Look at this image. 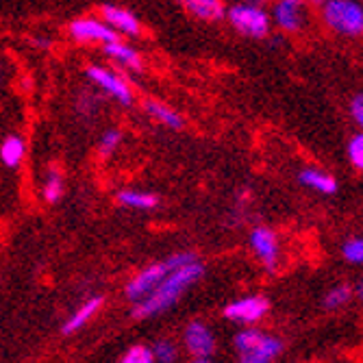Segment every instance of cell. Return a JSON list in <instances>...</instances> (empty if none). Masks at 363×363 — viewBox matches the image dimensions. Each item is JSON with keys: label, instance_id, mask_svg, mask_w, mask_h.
<instances>
[{"label": "cell", "instance_id": "9", "mask_svg": "<svg viewBox=\"0 0 363 363\" xmlns=\"http://www.w3.org/2000/svg\"><path fill=\"white\" fill-rule=\"evenodd\" d=\"M270 20L283 30V33H301L307 20L305 5L298 0H281L272 7Z\"/></svg>", "mask_w": 363, "mask_h": 363}, {"label": "cell", "instance_id": "15", "mask_svg": "<svg viewBox=\"0 0 363 363\" xmlns=\"http://www.w3.org/2000/svg\"><path fill=\"white\" fill-rule=\"evenodd\" d=\"M116 201L120 207H126V209H138V211H148V209H155L159 205V198L155 194H148V191H135V189H124V191H118Z\"/></svg>", "mask_w": 363, "mask_h": 363}, {"label": "cell", "instance_id": "17", "mask_svg": "<svg viewBox=\"0 0 363 363\" xmlns=\"http://www.w3.org/2000/svg\"><path fill=\"white\" fill-rule=\"evenodd\" d=\"M105 52L111 59H116L120 65H126V68H130V70H142V57L133 46L122 44V42H111L105 46Z\"/></svg>", "mask_w": 363, "mask_h": 363}, {"label": "cell", "instance_id": "11", "mask_svg": "<svg viewBox=\"0 0 363 363\" xmlns=\"http://www.w3.org/2000/svg\"><path fill=\"white\" fill-rule=\"evenodd\" d=\"M101 13H103L109 28H116V30L124 33V35H140L142 24L128 9L118 7V5H103Z\"/></svg>", "mask_w": 363, "mask_h": 363}, {"label": "cell", "instance_id": "8", "mask_svg": "<svg viewBox=\"0 0 363 363\" xmlns=\"http://www.w3.org/2000/svg\"><path fill=\"white\" fill-rule=\"evenodd\" d=\"M183 342H185L187 352L194 359H209L216 350V335L201 320H194L187 324L185 333H183Z\"/></svg>", "mask_w": 363, "mask_h": 363}, {"label": "cell", "instance_id": "4", "mask_svg": "<svg viewBox=\"0 0 363 363\" xmlns=\"http://www.w3.org/2000/svg\"><path fill=\"white\" fill-rule=\"evenodd\" d=\"M172 270L168 268V263L166 261H161V263H150V266H146L142 272H138L133 279H130L128 283H126V289H124V294H126V298L133 303V305H138V303H142L144 298H148V296L157 289V285L166 279L168 274H170Z\"/></svg>", "mask_w": 363, "mask_h": 363}, {"label": "cell", "instance_id": "21", "mask_svg": "<svg viewBox=\"0 0 363 363\" xmlns=\"http://www.w3.org/2000/svg\"><path fill=\"white\" fill-rule=\"evenodd\" d=\"M266 333L259 331V328H242V331L235 335L233 344H235V350L240 352V357L244 354H250L252 350H257V346L263 342Z\"/></svg>", "mask_w": 363, "mask_h": 363}, {"label": "cell", "instance_id": "13", "mask_svg": "<svg viewBox=\"0 0 363 363\" xmlns=\"http://www.w3.org/2000/svg\"><path fill=\"white\" fill-rule=\"evenodd\" d=\"M101 307H103V298H101V296H94V298L85 301L68 320H65V324H63V335H72V333L81 331V328L98 313V309H101Z\"/></svg>", "mask_w": 363, "mask_h": 363}, {"label": "cell", "instance_id": "20", "mask_svg": "<svg viewBox=\"0 0 363 363\" xmlns=\"http://www.w3.org/2000/svg\"><path fill=\"white\" fill-rule=\"evenodd\" d=\"M24 159V142L18 135H11L0 146V161L5 163L7 168H18Z\"/></svg>", "mask_w": 363, "mask_h": 363}, {"label": "cell", "instance_id": "27", "mask_svg": "<svg viewBox=\"0 0 363 363\" xmlns=\"http://www.w3.org/2000/svg\"><path fill=\"white\" fill-rule=\"evenodd\" d=\"M120 140H122V133L118 128L105 130V135L101 138V144H98V152H101L103 157H109L120 146Z\"/></svg>", "mask_w": 363, "mask_h": 363}, {"label": "cell", "instance_id": "12", "mask_svg": "<svg viewBox=\"0 0 363 363\" xmlns=\"http://www.w3.org/2000/svg\"><path fill=\"white\" fill-rule=\"evenodd\" d=\"M298 183L303 187H309L322 196H333L340 189V183L333 174H328L320 168H305L298 172Z\"/></svg>", "mask_w": 363, "mask_h": 363}, {"label": "cell", "instance_id": "28", "mask_svg": "<svg viewBox=\"0 0 363 363\" xmlns=\"http://www.w3.org/2000/svg\"><path fill=\"white\" fill-rule=\"evenodd\" d=\"M348 113H350L352 122L359 126V130L363 133V91H359V94H354V96L350 98Z\"/></svg>", "mask_w": 363, "mask_h": 363}, {"label": "cell", "instance_id": "7", "mask_svg": "<svg viewBox=\"0 0 363 363\" xmlns=\"http://www.w3.org/2000/svg\"><path fill=\"white\" fill-rule=\"evenodd\" d=\"M85 74L94 85H98L103 91L113 96L118 103H122V105L133 103V91H130L128 83L122 77H118L116 72H111L107 68H101V65H89Z\"/></svg>", "mask_w": 363, "mask_h": 363}, {"label": "cell", "instance_id": "18", "mask_svg": "<svg viewBox=\"0 0 363 363\" xmlns=\"http://www.w3.org/2000/svg\"><path fill=\"white\" fill-rule=\"evenodd\" d=\"M354 296V287H350L348 283H340V285H333L324 294L322 298V307L326 311H337L342 307H346L350 303V298Z\"/></svg>", "mask_w": 363, "mask_h": 363}, {"label": "cell", "instance_id": "19", "mask_svg": "<svg viewBox=\"0 0 363 363\" xmlns=\"http://www.w3.org/2000/svg\"><path fill=\"white\" fill-rule=\"evenodd\" d=\"M144 109H146V113L152 120L161 122L163 126H168V128H183V118L177 111H172L170 107H166V105H161L157 101H148L144 105Z\"/></svg>", "mask_w": 363, "mask_h": 363}, {"label": "cell", "instance_id": "3", "mask_svg": "<svg viewBox=\"0 0 363 363\" xmlns=\"http://www.w3.org/2000/svg\"><path fill=\"white\" fill-rule=\"evenodd\" d=\"M226 18L238 33L255 40L266 38L272 26L270 13L257 3H238L233 7H228Z\"/></svg>", "mask_w": 363, "mask_h": 363}, {"label": "cell", "instance_id": "26", "mask_svg": "<svg viewBox=\"0 0 363 363\" xmlns=\"http://www.w3.org/2000/svg\"><path fill=\"white\" fill-rule=\"evenodd\" d=\"M61 194H63V181H61L59 172L50 170L48 179L44 183V198H46L48 203H57L59 198H61Z\"/></svg>", "mask_w": 363, "mask_h": 363}, {"label": "cell", "instance_id": "22", "mask_svg": "<svg viewBox=\"0 0 363 363\" xmlns=\"http://www.w3.org/2000/svg\"><path fill=\"white\" fill-rule=\"evenodd\" d=\"M342 257L346 263L357 268H363V238L361 235H352L342 244Z\"/></svg>", "mask_w": 363, "mask_h": 363}, {"label": "cell", "instance_id": "10", "mask_svg": "<svg viewBox=\"0 0 363 363\" xmlns=\"http://www.w3.org/2000/svg\"><path fill=\"white\" fill-rule=\"evenodd\" d=\"M70 35L77 40V42H85V44H94V42H101V44H111V42H118V35L116 30H111L107 24L98 22L94 18H81V20H74L68 28Z\"/></svg>", "mask_w": 363, "mask_h": 363}, {"label": "cell", "instance_id": "1", "mask_svg": "<svg viewBox=\"0 0 363 363\" xmlns=\"http://www.w3.org/2000/svg\"><path fill=\"white\" fill-rule=\"evenodd\" d=\"M203 274H205V268H203L201 261H194V263H189V266H185L181 270L170 272L166 279L157 285V289L148 296V298H144L142 303H138L133 307V315L140 318V320H146V318H152V315L168 311L185 294V289L189 285H194Z\"/></svg>", "mask_w": 363, "mask_h": 363}, {"label": "cell", "instance_id": "6", "mask_svg": "<svg viewBox=\"0 0 363 363\" xmlns=\"http://www.w3.org/2000/svg\"><path fill=\"white\" fill-rule=\"evenodd\" d=\"M270 311V303L263 296H244L224 307V318L238 324H257Z\"/></svg>", "mask_w": 363, "mask_h": 363}, {"label": "cell", "instance_id": "23", "mask_svg": "<svg viewBox=\"0 0 363 363\" xmlns=\"http://www.w3.org/2000/svg\"><path fill=\"white\" fill-rule=\"evenodd\" d=\"M346 159L357 172H363V133H361V130H357V133L348 140Z\"/></svg>", "mask_w": 363, "mask_h": 363}, {"label": "cell", "instance_id": "25", "mask_svg": "<svg viewBox=\"0 0 363 363\" xmlns=\"http://www.w3.org/2000/svg\"><path fill=\"white\" fill-rule=\"evenodd\" d=\"M120 363H155V357H152V350L148 346L135 344L122 354Z\"/></svg>", "mask_w": 363, "mask_h": 363}, {"label": "cell", "instance_id": "30", "mask_svg": "<svg viewBox=\"0 0 363 363\" xmlns=\"http://www.w3.org/2000/svg\"><path fill=\"white\" fill-rule=\"evenodd\" d=\"M191 363H213L211 359H194Z\"/></svg>", "mask_w": 363, "mask_h": 363}, {"label": "cell", "instance_id": "16", "mask_svg": "<svg viewBox=\"0 0 363 363\" xmlns=\"http://www.w3.org/2000/svg\"><path fill=\"white\" fill-rule=\"evenodd\" d=\"M185 9L191 16L207 20V22H216L226 16V5L220 3V0H187Z\"/></svg>", "mask_w": 363, "mask_h": 363}, {"label": "cell", "instance_id": "29", "mask_svg": "<svg viewBox=\"0 0 363 363\" xmlns=\"http://www.w3.org/2000/svg\"><path fill=\"white\" fill-rule=\"evenodd\" d=\"M354 296H357V298H359V303L363 305V279L357 283V287H354Z\"/></svg>", "mask_w": 363, "mask_h": 363}, {"label": "cell", "instance_id": "2", "mask_svg": "<svg viewBox=\"0 0 363 363\" xmlns=\"http://www.w3.org/2000/svg\"><path fill=\"white\" fill-rule=\"evenodd\" d=\"M320 16L326 28L342 38L363 35V5L354 0H326L320 5Z\"/></svg>", "mask_w": 363, "mask_h": 363}, {"label": "cell", "instance_id": "14", "mask_svg": "<svg viewBox=\"0 0 363 363\" xmlns=\"http://www.w3.org/2000/svg\"><path fill=\"white\" fill-rule=\"evenodd\" d=\"M281 352H283V342L279 337L266 333V337H263V342L257 346V350L240 357L238 363H272Z\"/></svg>", "mask_w": 363, "mask_h": 363}, {"label": "cell", "instance_id": "5", "mask_svg": "<svg viewBox=\"0 0 363 363\" xmlns=\"http://www.w3.org/2000/svg\"><path fill=\"white\" fill-rule=\"evenodd\" d=\"M250 248L257 255V259L263 263V268L268 272H274L281 261V246H279V235L268 226H257L250 230Z\"/></svg>", "mask_w": 363, "mask_h": 363}, {"label": "cell", "instance_id": "24", "mask_svg": "<svg viewBox=\"0 0 363 363\" xmlns=\"http://www.w3.org/2000/svg\"><path fill=\"white\" fill-rule=\"evenodd\" d=\"M150 350H152L155 361H159V363H174L179 357V348L170 340H159L155 344V348H150Z\"/></svg>", "mask_w": 363, "mask_h": 363}]
</instances>
